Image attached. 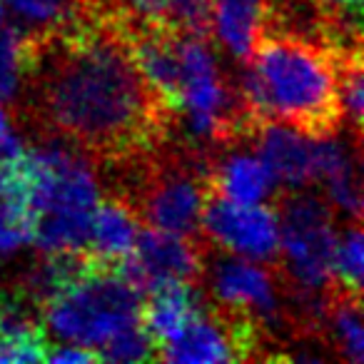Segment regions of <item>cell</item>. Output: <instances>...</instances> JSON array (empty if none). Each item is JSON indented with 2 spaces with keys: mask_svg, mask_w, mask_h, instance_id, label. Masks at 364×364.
I'll list each match as a JSON object with an SVG mask.
<instances>
[{
  "mask_svg": "<svg viewBox=\"0 0 364 364\" xmlns=\"http://www.w3.org/2000/svg\"><path fill=\"white\" fill-rule=\"evenodd\" d=\"M97 357H100V362L102 359L105 362H145V359H157V347L145 324L137 322L117 332L112 339H107L97 349Z\"/></svg>",
  "mask_w": 364,
  "mask_h": 364,
  "instance_id": "obj_17",
  "label": "cell"
},
{
  "mask_svg": "<svg viewBox=\"0 0 364 364\" xmlns=\"http://www.w3.org/2000/svg\"><path fill=\"white\" fill-rule=\"evenodd\" d=\"M170 0H112L110 18L122 26H162L167 28Z\"/></svg>",
  "mask_w": 364,
  "mask_h": 364,
  "instance_id": "obj_18",
  "label": "cell"
},
{
  "mask_svg": "<svg viewBox=\"0 0 364 364\" xmlns=\"http://www.w3.org/2000/svg\"><path fill=\"white\" fill-rule=\"evenodd\" d=\"M208 247L210 242L205 237L145 228L137 232L132 255L115 267L142 294L165 284H200Z\"/></svg>",
  "mask_w": 364,
  "mask_h": 364,
  "instance_id": "obj_6",
  "label": "cell"
},
{
  "mask_svg": "<svg viewBox=\"0 0 364 364\" xmlns=\"http://www.w3.org/2000/svg\"><path fill=\"white\" fill-rule=\"evenodd\" d=\"M46 362H58V364H70V362H100L95 349L82 347V344H55V347L46 349Z\"/></svg>",
  "mask_w": 364,
  "mask_h": 364,
  "instance_id": "obj_20",
  "label": "cell"
},
{
  "mask_svg": "<svg viewBox=\"0 0 364 364\" xmlns=\"http://www.w3.org/2000/svg\"><path fill=\"white\" fill-rule=\"evenodd\" d=\"M279 274L302 292H327L334 284V208L302 190L279 198Z\"/></svg>",
  "mask_w": 364,
  "mask_h": 364,
  "instance_id": "obj_4",
  "label": "cell"
},
{
  "mask_svg": "<svg viewBox=\"0 0 364 364\" xmlns=\"http://www.w3.org/2000/svg\"><path fill=\"white\" fill-rule=\"evenodd\" d=\"M322 6L332 13H349V11H359L362 0H322Z\"/></svg>",
  "mask_w": 364,
  "mask_h": 364,
  "instance_id": "obj_21",
  "label": "cell"
},
{
  "mask_svg": "<svg viewBox=\"0 0 364 364\" xmlns=\"http://www.w3.org/2000/svg\"><path fill=\"white\" fill-rule=\"evenodd\" d=\"M262 28L264 0H213V33L237 60H250Z\"/></svg>",
  "mask_w": 364,
  "mask_h": 364,
  "instance_id": "obj_15",
  "label": "cell"
},
{
  "mask_svg": "<svg viewBox=\"0 0 364 364\" xmlns=\"http://www.w3.org/2000/svg\"><path fill=\"white\" fill-rule=\"evenodd\" d=\"M26 155V147L18 140L16 130H13L11 120H8L6 110L0 107V167L11 165V162L21 160Z\"/></svg>",
  "mask_w": 364,
  "mask_h": 364,
  "instance_id": "obj_19",
  "label": "cell"
},
{
  "mask_svg": "<svg viewBox=\"0 0 364 364\" xmlns=\"http://www.w3.org/2000/svg\"><path fill=\"white\" fill-rule=\"evenodd\" d=\"M46 327L38 307L21 294L0 297V364L46 362Z\"/></svg>",
  "mask_w": 364,
  "mask_h": 364,
  "instance_id": "obj_12",
  "label": "cell"
},
{
  "mask_svg": "<svg viewBox=\"0 0 364 364\" xmlns=\"http://www.w3.org/2000/svg\"><path fill=\"white\" fill-rule=\"evenodd\" d=\"M140 223L135 213L127 208L115 195H107L105 200H97L95 210L90 215V240L87 252L95 255L100 262L117 264L132 255Z\"/></svg>",
  "mask_w": 364,
  "mask_h": 364,
  "instance_id": "obj_13",
  "label": "cell"
},
{
  "mask_svg": "<svg viewBox=\"0 0 364 364\" xmlns=\"http://www.w3.org/2000/svg\"><path fill=\"white\" fill-rule=\"evenodd\" d=\"M314 142L309 137L284 122L264 120L255 130L252 150L267 162L274 180L287 190H304L317 180V160H314Z\"/></svg>",
  "mask_w": 364,
  "mask_h": 364,
  "instance_id": "obj_9",
  "label": "cell"
},
{
  "mask_svg": "<svg viewBox=\"0 0 364 364\" xmlns=\"http://www.w3.org/2000/svg\"><path fill=\"white\" fill-rule=\"evenodd\" d=\"M0 6L26 43L82 33L107 18L100 0H0Z\"/></svg>",
  "mask_w": 364,
  "mask_h": 364,
  "instance_id": "obj_8",
  "label": "cell"
},
{
  "mask_svg": "<svg viewBox=\"0 0 364 364\" xmlns=\"http://www.w3.org/2000/svg\"><path fill=\"white\" fill-rule=\"evenodd\" d=\"M277 180L250 142L230 145L213 160V190L240 205H259L274 195Z\"/></svg>",
  "mask_w": 364,
  "mask_h": 364,
  "instance_id": "obj_11",
  "label": "cell"
},
{
  "mask_svg": "<svg viewBox=\"0 0 364 364\" xmlns=\"http://www.w3.org/2000/svg\"><path fill=\"white\" fill-rule=\"evenodd\" d=\"M200 235L230 255L279 267L277 210L264 203L240 205L220 195H210L200 218Z\"/></svg>",
  "mask_w": 364,
  "mask_h": 364,
  "instance_id": "obj_7",
  "label": "cell"
},
{
  "mask_svg": "<svg viewBox=\"0 0 364 364\" xmlns=\"http://www.w3.org/2000/svg\"><path fill=\"white\" fill-rule=\"evenodd\" d=\"M237 85L259 120L284 122L309 137L334 135L344 125L339 60L322 43L262 31Z\"/></svg>",
  "mask_w": 364,
  "mask_h": 364,
  "instance_id": "obj_2",
  "label": "cell"
},
{
  "mask_svg": "<svg viewBox=\"0 0 364 364\" xmlns=\"http://www.w3.org/2000/svg\"><path fill=\"white\" fill-rule=\"evenodd\" d=\"M332 274L334 287L362 297V228H359V220H349L334 242Z\"/></svg>",
  "mask_w": 364,
  "mask_h": 364,
  "instance_id": "obj_16",
  "label": "cell"
},
{
  "mask_svg": "<svg viewBox=\"0 0 364 364\" xmlns=\"http://www.w3.org/2000/svg\"><path fill=\"white\" fill-rule=\"evenodd\" d=\"M145 294L115 264L97 259L87 274L41 307L46 334L60 342L100 349L117 332L142 322Z\"/></svg>",
  "mask_w": 364,
  "mask_h": 364,
  "instance_id": "obj_3",
  "label": "cell"
},
{
  "mask_svg": "<svg viewBox=\"0 0 364 364\" xmlns=\"http://www.w3.org/2000/svg\"><path fill=\"white\" fill-rule=\"evenodd\" d=\"M160 362H245L242 347L235 337L230 322L213 307L198 309L193 319L180 329L177 337L157 349Z\"/></svg>",
  "mask_w": 364,
  "mask_h": 364,
  "instance_id": "obj_10",
  "label": "cell"
},
{
  "mask_svg": "<svg viewBox=\"0 0 364 364\" xmlns=\"http://www.w3.org/2000/svg\"><path fill=\"white\" fill-rule=\"evenodd\" d=\"M23 46L18 117L43 140L65 142L105 165L150 150L175 132L177 112L142 75L115 18Z\"/></svg>",
  "mask_w": 364,
  "mask_h": 364,
  "instance_id": "obj_1",
  "label": "cell"
},
{
  "mask_svg": "<svg viewBox=\"0 0 364 364\" xmlns=\"http://www.w3.org/2000/svg\"><path fill=\"white\" fill-rule=\"evenodd\" d=\"M31 180V210L38 215H92L100 188L95 162L80 150L58 140L26 150Z\"/></svg>",
  "mask_w": 364,
  "mask_h": 364,
  "instance_id": "obj_5",
  "label": "cell"
},
{
  "mask_svg": "<svg viewBox=\"0 0 364 364\" xmlns=\"http://www.w3.org/2000/svg\"><path fill=\"white\" fill-rule=\"evenodd\" d=\"M200 307H203V294L198 292V284H165L145 294L142 324L150 332L155 347L160 349L180 334V329L198 314Z\"/></svg>",
  "mask_w": 364,
  "mask_h": 364,
  "instance_id": "obj_14",
  "label": "cell"
},
{
  "mask_svg": "<svg viewBox=\"0 0 364 364\" xmlns=\"http://www.w3.org/2000/svg\"><path fill=\"white\" fill-rule=\"evenodd\" d=\"M102 3V8H105V16L110 18V8H112V0H100Z\"/></svg>",
  "mask_w": 364,
  "mask_h": 364,
  "instance_id": "obj_22",
  "label": "cell"
}]
</instances>
